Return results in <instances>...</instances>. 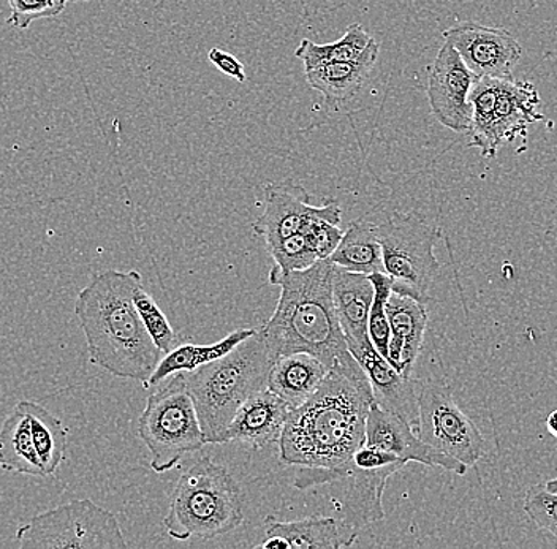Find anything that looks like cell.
<instances>
[{"label":"cell","mask_w":557,"mask_h":549,"mask_svg":"<svg viewBox=\"0 0 557 549\" xmlns=\"http://www.w3.org/2000/svg\"><path fill=\"white\" fill-rule=\"evenodd\" d=\"M364 445L381 448L407 462H420L430 467L445 469L461 477L469 469L461 461L453 460L424 442L403 416L392 410L383 409L375 401L369 408L368 420H366Z\"/></svg>","instance_id":"cell-15"},{"label":"cell","mask_w":557,"mask_h":549,"mask_svg":"<svg viewBox=\"0 0 557 549\" xmlns=\"http://www.w3.org/2000/svg\"><path fill=\"white\" fill-rule=\"evenodd\" d=\"M374 43V38L366 33L364 27L354 23L347 27L346 34L333 43L319 45L305 38L296 48L295 55L301 59L305 71H311L329 62L358 61Z\"/></svg>","instance_id":"cell-26"},{"label":"cell","mask_w":557,"mask_h":549,"mask_svg":"<svg viewBox=\"0 0 557 549\" xmlns=\"http://www.w3.org/2000/svg\"><path fill=\"white\" fill-rule=\"evenodd\" d=\"M377 41L369 48L368 53L358 61L329 62L311 71H305L309 86L325 97L330 108L348 102L358 90L363 88L379 58Z\"/></svg>","instance_id":"cell-22"},{"label":"cell","mask_w":557,"mask_h":549,"mask_svg":"<svg viewBox=\"0 0 557 549\" xmlns=\"http://www.w3.org/2000/svg\"><path fill=\"white\" fill-rule=\"evenodd\" d=\"M263 192L264 211L253 222L252 230L263 238L267 249L295 233L305 232L317 219H325L336 225L343 219V208L336 200L312 207L311 194L290 180L264 184Z\"/></svg>","instance_id":"cell-12"},{"label":"cell","mask_w":557,"mask_h":549,"mask_svg":"<svg viewBox=\"0 0 557 549\" xmlns=\"http://www.w3.org/2000/svg\"><path fill=\"white\" fill-rule=\"evenodd\" d=\"M444 38L476 78H510L522 55L520 41L513 34L472 21L445 30Z\"/></svg>","instance_id":"cell-14"},{"label":"cell","mask_w":557,"mask_h":549,"mask_svg":"<svg viewBox=\"0 0 557 549\" xmlns=\"http://www.w3.org/2000/svg\"><path fill=\"white\" fill-rule=\"evenodd\" d=\"M10 7L9 26L24 30L38 20L55 18L64 12L69 0H7Z\"/></svg>","instance_id":"cell-32"},{"label":"cell","mask_w":557,"mask_h":549,"mask_svg":"<svg viewBox=\"0 0 557 549\" xmlns=\"http://www.w3.org/2000/svg\"><path fill=\"white\" fill-rule=\"evenodd\" d=\"M277 358L257 329L256 335L225 357L184 373L207 444L218 442L244 402L267 388L268 375Z\"/></svg>","instance_id":"cell-4"},{"label":"cell","mask_w":557,"mask_h":549,"mask_svg":"<svg viewBox=\"0 0 557 549\" xmlns=\"http://www.w3.org/2000/svg\"><path fill=\"white\" fill-rule=\"evenodd\" d=\"M21 409L27 413L33 427L35 450L47 471V477L58 472L59 465L65 460L67 450V431L62 422L52 413L35 402L21 401Z\"/></svg>","instance_id":"cell-27"},{"label":"cell","mask_w":557,"mask_h":549,"mask_svg":"<svg viewBox=\"0 0 557 549\" xmlns=\"http://www.w3.org/2000/svg\"><path fill=\"white\" fill-rule=\"evenodd\" d=\"M256 333V328H239L226 335L224 339L209 344V346L181 344L173 352L163 354L154 374L146 382L145 388L156 387L172 375L191 373L198 367L207 366L212 361L219 360V358L225 357V354L235 350L239 344H243L244 340L249 339Z\"/></svg>","instance_id":"cell-23"},{"label":"cell","mask_w":557,"mask_h":549,"mask_svg":"<svg viewBox=\"0 0 557 549\" xmlns=\"http://www.w3.org/2000/svg\"><path fill=\"white\" fill-rule=\"evenodd\" d=\"M0 469L33 477H47V471L35 450L29 416L20 405L0 427Z\"/></svg>","instance_id":"cell-24"},{"label":"cell","mask_w":557,"mask_h":549,"mask_svg":"<svg viewBox=\"0 0 557 549\" xmlns=\"http://www.w3.org/2000/svg\"><path fill=\"white\" fill-rule=\"evenodd\" d=\"M333 271L330 259L294 273L270 271L268 280L281 287V298L260 333L277 357L309 353L331 370L350 354L334 305Z\"/></svg>","instance_id":"cell-3"},{"label":"cell","mask_w":557,"mask_h":549,"mask_svg":"<svg viewBox=\"0 0 557 549\" xmlns=\"http://www.w3.org/2000/svg\"><path fill=\"white\" fill-rule=\"evenodd\" d=\"M267 537H281L287 549H325L354 547L358 532L336 516H311L305 520L264 521Z\"/></svg>","instance_id":"cell-19"},{"label":"cell","mask_w":557,"mask_h":549,"mask_svg":"<svg viewBox=\"0 0 557 549\" xmlns=\"http://www.w3.org/2000/svg\"><path fill=\"white\" fill-rule=\"evenodd\" d=\"M243 521L238 483L224 465L203 457L174 485L163 526L174 540H211L238 529Z\"/></svg>","instance_id":"cell-5"},{"label":"cell","mask_w":557,"mask_h":549,"mask_svg":"<svg viewBox=\"0 0 557 549\" xmlns=\"http://www.w3.org/2000/svg\"><path fill=\"white\" fill-rule=\"evenodd\" d=\"M404 465H388L382 469L358 467L354 460L336 469L298 467L294 486L299 491L325 486L330 489L331 503L341 520L360 532L369 524L385 517L383 492L386 483L398 474Z\"/></svg>","instance_id":"cell-10"},{"label":"cell","mask_w":557,"mask_h":549,"mask_svg":"<svg viewBox=\"0 0 557 549\" xmlns=\"http://www.w3.org/2000/svg\"><path fill=\"white\" fill-rule=\"evenodd\" d=\"M156 387L138 419V437L151 453L152 471L165 474L186 454L201 450L207 440L186 375H172Z\"/></svg>","instance_id":"cell-6"},{"label":"cell","mask_w":557,"mask_h":549,"mask_svg":"<svg viewBox=\"0 0 557 549\" xmlns=\"http://www.w3.org/2000/svg\"><path fill=\"white\" fill-rule=\"evenodd\" d=\"M306 239H308L309 248H311L317 260H329L337 246L344 238V232L339 225L331 224L325 219H317L305 230Z\"/></svg>","instance_id":"cell-33"},{"label":"cell","mask_w":557,"mask_h":549,"mask_svg":"<svg viewBox=\"0 0 557 549\" xmlns=\"http://www.w3.org/2000/svg\"><path fill=\"white\" fill-rule=\"evenodd\" d=\"M268 252L274 260V266L282 273L308 270L313 263L319 262L309 248L305 232L295 233V235L282 239L277 245L268 248Z\"/></svg>","instance_id":"cell-30"},{"label":"cell","mask_w":557,"mask_h":549,"mask_svg":"<svg viewBox=\"0 0 557 549\" xmlns=\"http://www.w3.org/2000/svg\"><path fill=\"white\" fill-rule=\"evenodd\" d=\"M369 279L374 285V301H372L371 312H369V339L374 344L379 353L386 358L388 357L389 339H392V326H389L386 304L393 294V280L385 273L369 274Z\"/></svg>","instance_id":"cell-28"},{"label":"cell","mask_w":557,"mask_h":549,"mask_svg":"<svg viewBox=\"0 0 557 549\" xmlns=\"http://www.w3.org/2000/svg\"><path fill=\"white\" fill-rule=\"evenodd\" d=\"M292 410L276 392L263 388L244 402L215 444H246L259 450L278 444Z\"/></svg>","instance_id":"cell-17"},{"label":"cell","mask_w":557,"mask_h":549,"mask_svg":"<svg viewBox=\"0 0 557 549\" xmlns=\"http://www.w3.org/2000/svg\"><path fill=\"white\" fill-rule=\"evenodd\" d=\"M383 267L393 280V291L430 302V288L441 271L434 249L441 230L418 214H389L377 225Z\"/></svg>","instance_id":"cell-8"},{"label":"cell","mask_w":557,"mask_h":549,"mask_svg":"<svg viewBox=\"0 0 557 549\" xmlns=\"http://www.w3.org/2000/svg\"><path fill=\"white\" fill-rule=\"evenodd\" d=\"M392 339L386 360L398 373L412 377L428 328L426 304L393 291L386 304Z\"/></svg>","instance_id":"cell-18"},{"label":"cell","mask_w":557,"mask_h":549,"mask_svg":"<svg viewBox=\"0 0 557 549\" xmlns=\"http://www.w3.org/2000/svg\"><path fill=\"white\" fill-rule=\"evenodd\" d=\"M143 285L138 271L96 274L76 298L75 314L96 366L121 378L149 380L162 350L149 336L135 305V290Z\"/></svg>","instance_id":"cell-2"},{"label":"cell","mask_w":557,"mask_h":549,"mask_svg":"<svg viewBox=\"0 0 557 549\" xmlns=\"http://www.w3.org/2000/svg\"><path fill=\"white\" fill-rule=\"evenodd\" d=\"M524 512L539 529L557 538V492L549 491L545 483L532 486L524 496Z\"/></svg>","instance_id":"cell-31"},{"label":"cell","mask_w":557,"mask_h":549,"mask_svg":"<svg viewBox=\"0 0 557 549\" xmlns=\"http://www.w3.org/2000/svg\"><path fill=\"white\" fill-rule=\"evenodd\" d=\"M69 2L76 3V2H89V0H69Z\"/></svg>","instance_id":"cell-36"},{"label":"cell","mask_w":557,"mask_h":549,"mask_svg":"<svg viewBox=\"0 0 557 549\" xmlns=\"http://www.w3.org/2000/svg\"><path fill=\"white\" fill-rule=\"evenodd\" d=\"M539 90L532 83L510 78H476L470 90L472 125L470 148L482 158H496L505 142L525 137L532 124L545 121L539 113Z\"/></svg>","instance_id":"cell-7"},{"label":"cell","mask_w":557,"mask_h":549,"mask_svg":"<svg viewBox=\"0 0 557 549\" xmlns=\"http://www.w3.org/2000/svg\"><path fill=\"white\" fill-rule=\"evenodd\" d=\"M208 59L219 72L224 73V75L230 76V78L236 79V82H246L247 75L246 71H244V65L235 55L219 50V48H212V50H209Z\"/></svg>","instance_id":"cell-34"},{"label":"cell","mask_w":557,"mask_h":549,"mask_svg":"<svg viewBox=\"0 0 557 549\" xmlns=\"http://www.w3.org/2000/svg\"><path fill=\"white\" fill-rule=\"evenodd\" d=\"M546 427H548V431L553 436L557 437V410H555V412L548 416V420H546Z\"/></svg>","instance_id":"cell-35"},{"label":"cell","mask_w":557,"mask_h":549,"mask_svg":"<svg viewBox=\"0 0 557 549\" xmlns=\"http://www.w3.org/2000/svg\"><path fill=\"white\" fill-rule=\"evenodd\" d=\"M329 373L330 367L313 354H282L271 367L267 387L296 409L311 398Z\"/></svg>","instance_id":"cell-21"},{"label":"cell","mask_w":557,"mask_h":549,"mask_svg":"<svg viewBox=\"0 0 557 549\" xmlns=\"http://www.w3.org/2000/svg\"><path fill=\"white\" fill-rule=\"evenodd\" d=\"M371 382L354 354L331 367L311 398L292 410L278 440L287 465L336 469L364 444L366 420L374 402Z\"/></svg>","instance_id":"cell-1"},{"label":"cell","mask_w":557,"mask_h":549,"mask_svg":"<svg viewBox=\"0 0 557 549\" xmlns=\"http://www.w3.org/2000/svg\"><path fill=\"white\" fill-rule=\"evenodd\" d=\"M21 548H127L116 516L90 499H76L34 516L16 532Z\"/></svg>","instance_id":"cell-9"},{"label":"cell","mask_w":557,"mask_h":549,"mask_svg":"<svg viewBox=\"0 0 557 549\" xmlns=\"http://www.w3.org/2000/svg\"><path fill=\"white\" fill-rule=\"evenodd\" d=\"M336 266L361 274L385 273L377 225L366 219L350 222L343 241L331 255Z\"/></svg>","instance_id":"cell-25"},{"label":"cell","mask_w":557,"mask_h":549,"mask_svg":"<svg viewBox=\"0 0 557 549\" xmlns=\"http://www.w3.org/2000/svg\"><path fill=\"white\" fill-rule=\"evenodd\" d=\"M348 352L363 367L377 404L403 416L417 431L420 422L417 382L406 377L393 367V364L379 353L371 340L363 344H347Z\"/></svg>","instance_id":"cell-16"},{"label":"cell","mask_w":557,"mask_h":549,"mask_svg":"<svg viewBox=\"0 0 557 549\" xmlns=\"http://www.w3.org/2000/svg\"><path fill=\"white\" fill-rule=\"evenodd\" d=\"M333 298L337 319L347 344H363L369 339L368 323L374 285L368 274L354 273L334 265Z\"/></svg>","instance_id":"cell-20"},{"label":"cell","mask_w":557,"mask_h":549,"mask_svg":"<svg viewBox=\"0 0 557 549\" xmlns=\"http://www.w3.org/2000/svg\"><path fill=\"white\" fill-rule=\"evenodd\" d=\"M475 82L476 76L450 41L445 40L431 67L428 100L435 120L456 134H466L472 125L470 90Z\"/></svg>","instance_id":"cell-13"},{"label":"cell","mask_w":557,"mask_h":549,"mask_svg":"<svg viewBox=\"0 0 557 549\" xmlns=\"http://www.w3.org/2000/svg\"><path fill=\"white\" fill-rule=\"evenodd\" d=\"M135 305H137L139 317L145 323L149 336L154 340L157 347L162 350L163 354L173 352L176 347L183 344L181 337L174 332L172 323L163 314L162 309L151 297V294L145 290L143 285H139L134 295Z\"/></svg>","instance_id":"cell-29"},{"label":"cell","mask_w":557,"mask_h":549,"mask_svg":"<svg viewBox=\"0 0 557 549\" xmlns=\"http://www.w3.org/2000/svg\"><path fill=\"white\" fill-rule=\"evenodd\" d=\"M417 392L420 405L417 434L424 442L468 467L485 457V439L475 423L456 404L450 387L423 384L417 385Z\"/></svg>","instance_id":"cell-11"}]
</instances>
